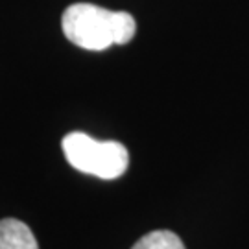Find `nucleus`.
<instances>
[{
  "mask_svg": "<svg viewBox=\"0 0 249 249\" xmlns=\"http://www.w3.org/2000/svg\"><path fill=\"white\" fill-rule=\"evenodd\" d=\"M0 249H39L32 229L15 218L0 220Z\"/></svg>",
  "mask_w": 249,
  "mask_h": 249,
  "instance_id": "7ed1b4c3",
  "label": "nucleus"
},
{
  "mask_svg": "<svg viewBox=\"0 0 249 249\" xmlns=\"http://www.w3.org/2000/svg\"><path fill=\"white\" fill-rule=\"evenodd\" d=\"M61 146L72 168L100 179L120 178L129 166V153L116 141H96L87 133L74 131L63 139Z\"/></svg>",
  "mask_w": 249,
  "mask_h": 249,
  "instance_id": "f03ea898",
  "label": "nucleus"
},
{
  "mask_svg": "<svg viewBox=\"0 0 249 249\" xmlns=\"http://www.w3.org/2000/svg\"><path fill=\"white\" fill-rule=\"evenodd\" d=\"M65 37L80 48L100 52L125 45L135 37V18L125 11H111L94 4H72L61 18Z\"/></svg>",
  "mask_w": 249,
  "mask_h": 249,
  "instance_id": "f257e3e1",
  "label": "nucleus"
},
{
  "mask_svg": "<svg viewBox=\"0 0 249 249\" xmlns=\"http://www.w3.org/2000/svg\"><path fill=\"white\" fill-rule=\"evenodd\" d=\"M131 249H185V244L176 232L151 231L144 234Z\"/></svg>",
  "mask_w": 249,
  "mask_h": 249,
  "instance_id": "20e7f679",
  "label": "nucleus"
}]
</instances>
